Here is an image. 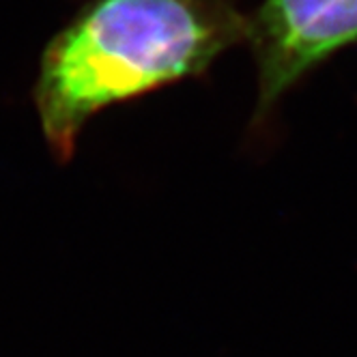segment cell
I'll return each instance as SVG.
<instances>
[{
	"instance_id": "obj_1",
	"label": "cell",
	"mask_w": 357,
	"mask_h": 357,
	"mask_svg": "<svg viewBox=\"0 0 357 357\" xmlns=\"http://www.w3.org/2000/svg\"><path fill=\"white\" fill-rule=\"evenodd\" d=\"M248 33L226 0H95L39 61L33 95L52 155L69 162L97 112L202 73Z\"/></svg>"
},
{
	"instance_id": "obj_2",
	"label": "cell",
	"mask_w": 357,
	"mask_h": 357,
	"mask_svg": "<svg viewBox=\"0 0 357 357\" xmlns=\"http://www.w3.org/2000/svg\"><path fill=\"white\" fill-rule=\"evenodd\" d=\"M248 41L263 114L319 63L357 41V0H265L250 17Z\"/></svg>"
}]
</instances>
